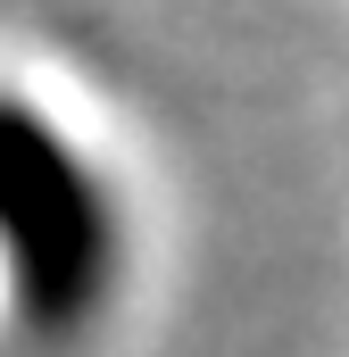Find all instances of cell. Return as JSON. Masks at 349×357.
Segmentation results:
<instances>
[{
    "instance_id": "obj_1",
    "label": "cell",
    "mask_w": 349,
    "mask_h": 357,
    "mask_svg": "<svg viewBox=\"0 0 349 357\" xmlns=\"http://www.w3.org/2000/svg\"><path fill=\"white\" fill-rule=\"evenodd\" d=\"M174 199L125 84L0 17V357H125L167 299Z\"/></svg>"
}]
</instances>
